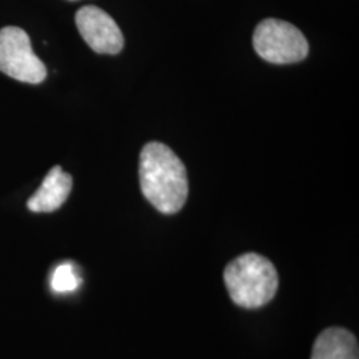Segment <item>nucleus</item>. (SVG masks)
Segmentation results:
<instances>
[{
    "label": "nucleus",
    "mask_w": 359,
    "mask_h": 359,
    "mask_svg": "<svg viewBox=\"0 0 359 359\" xmlns=\"http://www.w3.org/2000/svg\"><path fill=\"white\" fill-rule=\"evenodd\" d=\"M72 176L62 167L52 168L38 191L29 197L27 203L28 209L35 213H51L57 210L67 201L72 191Z\"/></svg>",
    "instance_id": "nucleus-6"
},
{
    "label": "nucleus",
    "mask_w": 359,
    "mask_h": 359,
    "mask_svg": "<svg viewBox=\"0 0 359 359\" xmlns=\"http://www.w3.org/2000/svg\"><path fill=\"white\" fill-rule=\"evenodd\" d=\"M77 29L90 48L102 55H116L124 47V36L115 20L96 6L81 7L75 16Z\"/></svg>",
    "instance_id": "nucleus-5"
},
{
    "label": "nucleus",
    "mask_w": 359,
    "mask_h": 359,
    "mask_svg": "<svg viewBox=\"0 0 359 359\" xmlns=\"http://www.w3.org/2000/svg\"><path fill=\"white\" fill-rule=\"evenodd\" d=\"M140 187L145 198L164 215H175L188 198V177L182 161L163 142H148L140 154Z\"/></svg>",
    "instance_id": "nucleus-1"
},
{
    "label": "nucleus",
    "mask_w": 359,
    "mask_h": 359,
    "mask_svg": "<svg viewBox=\"0 0 359 359\" xmlns=\"http://www.w3.org/2000/svg\"><path fill=\"white\" fill-rule=\"evenodd\" d=\"M253 46L257 53L273 65H290L304 60L309 53V43L297 27L266 19L256 27Z\"/></svg>",
    "instance_id": "nucleus-3"
},
{
    "label": "nucleus",
    "mask_w": 359,
    "mask_h": 359,
    "mask_svg": "<svg viewBox=\"0 0 359 359\" xmlns=\"http://www.w3.org/2000/svg\"><path fill=\"white\" fill-rule=\"evenodd\" d=\"M310 359H359L357 338L346 329L329 327L316 339Z\"/></svg>",
    "instance_id": "nucleus-7"
},
{
    "label": "nucleus",
    "mask_w": 359,
    "mask_h": 359,
    "mask_svg": "<svg viewBox=\"0 0 359 359\" xmlns=\"http://www.w3.org/2000/svg\"><path fill=\"white\" fill-rule=\"evenodd\" d=\"M224 281L231 301L246 309L269 304L278 289V274L268 258L257 253L237 257L225 268Z\"/></svg>",
    "instance_id": "nucleus-2"
},
{
    "label": "nucleus",
    "mask_w": 359,
    "mask_h": 359,
    "mask_svg": "<svg viewBox=\"0 0 359 359\" xmlns=\"http://www.w3.org/2000/svg\"><path fill=\"white\" fill-rule=\"evenodd\" d=\"M69 1H76V0H69Z\"/></svg>",
    "instance_id": "nucleus-9"
},
{
    "label": "nucleus",
    "mask_w": 359,
    "mask_h": 359,
    "mask_svg": "<svg viewBox=\"0 0 359 359\" xmlns=\"http://www.w3.org/2000/svg\"><path fill=\"white\" fill-rule=\"evenodd\" d=\"M80 283H81V278L77 273L75 265L71 262L59 265L52 274V290L56 293L75 292Z\"/></svg>",
    "instance_id": "nucleus-8"
},
{
    "label": "nucleus",
    "mask_w": 359,
    "mask_h": 359,
    "mask_svg": "<svg viewBox=\"0 0 359 359\" xmlns=\"http://www.w3.org/2000/svg\"><path fill=\"white\" fill-rule=\"evenodd\" d=\"M0 72L28 84H39L47 77L46 65L35 55L26 31L19 27L0 29Z\"/></svg>",
    "instance_id": "nucleus-4"
}]
</instances>
